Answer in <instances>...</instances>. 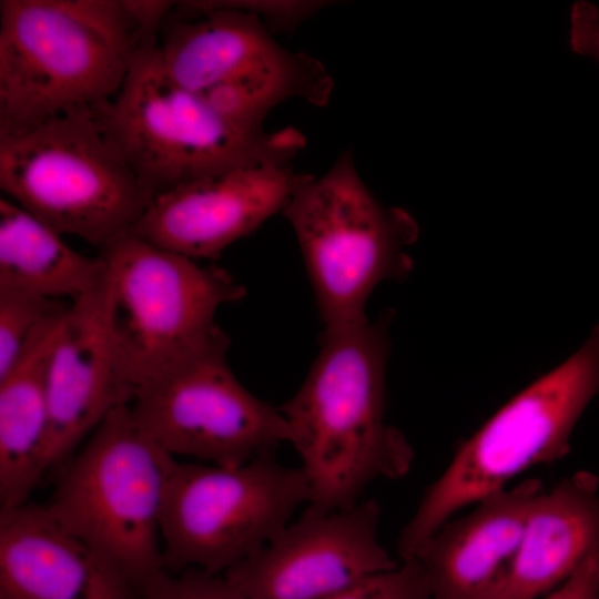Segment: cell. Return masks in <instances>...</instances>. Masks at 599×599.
I'll list each match as a JSON object with an SVG mask.
<instances>
[{
	"mask_svg": "<svg viewBox=\"0 0 599 599\" xmlns=\"http://www.w3.org/2000/svg\"><path fill=\"white\" fill-rule=\"evenodd\" d=\"M389 318L324 328L305 379L278 406L311 507H352L373 483L402 478L412 467V445L385 419Z\"/></svg>",
	"mask_w": 599,
	"mask_h": 599,
	"instance_id": "6da1fadb",
	"label": "cell"
},
{
	"mask_svg": "<svg viewBox=\"0 0 599 599\" xmlns=\"http://www.w3.org/2000/svg\"><path fill=\"white\" fill-rule=\"evenodd\" d=\"M152 40L123 0H1L0 125L97 111Z\"/></svg>",
	"mask_w": 599,
	"mask_h": 599,
	"instance_id": "7a4b0ae2",
	"label": "cell"
},
{
	"mask_svg": "<svg viewBox=\"0 0 599 599\" xmlns=\"http://www.w3.org/2000/svg\"><path fill=\"white\" fill-rule=\"evenodd\" d=\"M94 113L152 197L231 170L288 163L305 146L294 128L250 130L225 119L169 77L155 40L142 47L116 94Z\"/></svg>",
	"mask_w": 599,
	"mask_h": 599,
	"instance_id": "3957f363",
	"label": "cell"
},
{
	"mask_svg": "<svg viewBox=\"0 0 599 599\" xmlns=\"http://www.w3.org/2000/svg\"><path fill=\"white\" fill-rule=\"evenodd\" d=\"M599 394V325L570 357L504 404L465 440L426 488L400 530L396 551L410 558L446 521L510 486L527 469L556 463Z\"/></svg>",
	"mask_w": 599,
	"mask_h": 599,
	"instance_id": "277c9868",
	"label": "cell"
},
{
	"mask_svg": "<svg viewBox=\"0 0 599 599\" xmlns=\"http://www.w3.org/2000/svg\"><path fill=\"white\" fill-rule=\"evenodd\" d=\"M155 49L169 77L232 123L251 130L284 102L325 105L334 82L314 57L281 44L241 1L174 6Z\"/></svg>",
	"mask_w": 599,
	"mask_h": 599,
	"instance_id": "5b68a950",
	"label": "cell"
},
{
	"mask_svg": "<svg viewBox=\"0 0 599 599\" xmlns=\"http://www.w3.org/2000/svg\"><path fill=\"white\" fill-rule=\"evenodd\" d=\"M0 189L98 250L133 229L153 199L91 111L0 125Z\"/></svg>",
	"mask_w": 599,
	"mask_h": 599,
	"instance_id": "8992f818",
	"label": "cell"
},
{
	"mask_svg": "<svg viewBox=\"0 0 599 599\" xmlns=\"http://www.w3.org/2000/svg\"><path fill=\"white\" fill-rule=\"evenodd\" d=\"M99 254L108 323L133 397L226 336L217 313L245 295L226 270L153 245L132 230Z\"/></svg>",
	"mask_w": 599,
	"mask_h": 599,
	"instance_id": "52a82bcc",
	"label": "cell"
},
{
	"mask_svg": "<svg viewBox=\"0 0 599 599\" xmlns=\"http://www.w3.org/2000/svg\"><path fill=\"white\" fill-rule=\"evenodd\" d=\"M68 460L45 506L142 598L164 571L161 515L177 459L142 429L130 405H122Z\"/></svg>",
	"mask_w": 599,
	"mask_h": 599,
	"instance_id": "ba28073f",
	"label": "cell"
},
{
	"mask_svg": "<svg viewBox=\"0 0 599 599\" xmlns=\"http://www.w3.org/2000/svg\"><path fill=\"white\" fill-rule=\"evenodd\" d=\"M302 253L324 328L362 323L378 285L413 270L419 235L404 209L385 205L364 182L352 150L297 187L283 212Z\"/></svg>",
	"mask_w": 599,
	"mask_h": 599,
	"instance_id": "9c48e42d",
	"label": "cell"
},
{
	"mask_svg": "<svg viewBox=\"0 0 599 599\" xmlns=\"http://www.w3.org/2000/svg\"><path fill=\"white\" fill-rule=\"evenodd\" d=\"M308 501L303 469L281 464L274 453L238 466L177 459L161 515L163 568L225 573Z\"/></svg>",
	"mask_w": 599,
	"mask_h": 599,
	"instance_id": "30bf717a",
	"label": "cell"
},
{
	"mask_svg": "<svg viewBox=\"0 0 599 599\" xmlns=\"http://www.w3.org/2000/svg\"><path fill=\"white\" fill-rule=\"evenodd\" d=\"M227 335L139 389L129 404L142 429L176 459L238 466L290 444L278 407L233 373Z\"/></svg>",
	"mask_w": 599,
	"mask_h": 599,
	"instance_id": "8fae6325",
	"label": "cell"
},
{
	"mask_svg": "<svg viewBox=\"0 0 599 599\" xmlns=\"http://www.w3.org/2000/svg\"><path fill=\"white\" fill-rule=\"evenodd\" d=\"M380 516L373 498L333 510L307 505L264 547L223 575L245 599H326L398 565L380 542Z\"/></svg>",
	"mask_w": 599,
	"mask_h": 599,
	"instance_id": "7c38bea8",
	"label": "cell"
},
{
	"mask_svg": "<svg viewBox=\"0 0 599 599\" xmlns=\"http://www.w3.org/2000/svg\"><path fill=\"white\" fill-rule=\"evenodd\" d=\"M307 176L288 162L244 166L189 182L154 196L131 230L186 257L216 258L283 213Z\"/></svg>",
	"mask_w": 599,
	"mask_h": 599,
	"instance_id": "4fadbf2b",
	"label": "cell"
},
{
	"mask_svg": "<svg viewBox=\"0 0 599 599\" xmlns=\"http://www.w3.org/2000/svg\"><path fill=\"white\" fill-rule=\"evenodd\" d=\"M106 273V270H105ZM48 473L74 454L133 392L123 374L106 316V282L70 303L47 367Z\"/></svg>",
	"mask_w": 599,
	"mask_h": 599,
	"instance_id": "5bb4252c",
	"label": "cell"
},
{
	"mask_svg": "<svg viewBox=\"0 0 599 599\" xmlns=\"http://www.w3.org/2000/svg\"><path fill=\"white\" fill-rule=\"evenodd\" d=\"M0 599H142L124 575L45 505L0 510Z\"/></svg>",
	"mask_w": 599,
	"mask_h": 599,
	"instance_id": "9a60e30c",
	"label": "cell"
},
{
	"mask_svg": "<svg viewBox=\"0 0 599 599\" xmlns=\"http://www.w3.org/2000/svg\"><path fill=\"white\" fill-rule=\"evenodd\" d=\"M539 479L494 493L439 527L413 556L433 599H488L509 569L537 495Z\"/></svg>",
	"mask_w": 599,
	"mask_h": 599,
	"instance_id": "2e32d148",
	"label": "cell"
},
{
	"mask_svg": "<svg viewBox=\"0 0 599 599\" xmlns=\"http://www.w3.org/2000/svg\"><path fill=\"white\" fill-rule=\"evenodd\" d=\"M599 552V476L580 470L535 498L517 554L488 599H540Z\"/></svg>",
	"mask_w": 599,
	"mask_h": 599,
	"instance_id": "e0dca14e",
	"label": "cell"
},
{
	"mask_svg": "<svg viewBox=\"0 0 599 599\" xmlns=\"http://www.w3.org/2000/svg\"><path fill=\"white\" fill-rule=\"evenodd\" d=\"M61 321L0 377L1 509L29 501L48 474L47 367Z\"/></svg>",
	"mask_w": 599,
	"mask_h": 599,
	"instance_id": "ac0fdd59",
	"label": "cell"
},
{
	"mask_svg": "<svg viewBox=\"0 0 599 599\" xmlns=\"http://www.w3.org/2000/svg\"><path fill=\"white\" fill-rule=\"evenodd\" d=\"M105 275L100 254L85 255L4 196L0 197V288L73 302Z\"/></svg>",
	"mask_w": 599,
	"mask_h": 599,
	"instance_id": "d6986e66",
	"label": "cell"
},
{
	"mask_svg": "<svg viewBox=\"0 0 599 599\" xmlns=\"http://www.w3.org/2000/svg\"><path fill=\"white\" fill-rule=\"evenodd\" d=\"M70 303L0 288V377L62 319Z\"/></svg>",
	"mask_w": 599,
	"mask_h": 599,
	"instance_id": "ffe728a7",
	"label": "cell"
},
{
	"mask_svg": "<svg viewBox=\"0 0 599 599\" xmlns=\"http://www.w3.org/2000/svg\"><path fill=\"white\" fill-rule=\"evenodd\" d=\"M326 599H433V596L419 562L410 557Z\"/></svg>",
	"mask_w": 599,
	"mask_h": 599,
	"instance_id": "44dd1931",
	"label": "cell"
},
{
	"mask_svg": "<svg viewBox=\"0 0 599 599\" xmlns=\"http://www.w3.org/2000/svg\"><path fill=\"white\" fill-rule=\"evenodd\" d=\"M142 599H245L223 573L187 569L163 571L142 593Z\"/></svg>",
	"mask_w": 599,
	"mask_h": 599,
	"instance_id": "7402d4cb",
	"label": "cell"
},
{
	"mask_svg": "<svg viewBox=\"0 0 599 599\" xmlns=\"http://www.w3.org/2000/svg\"><path fill=\"white\" fill-rule=\"evenodd\" d=\"M568 39L573 52L599 61V8L597 4L578 0L571 6Z\"/></svg>",
	"mask_w": 599,
	"mask_h": 599,
	"instance_id": "603a6c76",
	"label": "cell"
},
{
	"mask_svg": "<svg viewBox=\"0 0 599 599\" xmlns=\"http://www.w3.org/2000/svg\"><path fill=\"white\" fill-rule=\"evenodd\" d=\"M540 599H599V552L591 555L566 581Z\"/></svg>",
	"mask_w": 599,
	"mask_h": 599,
	"instance_id": "cb8c5ba5",
	"label": "cell"
},
{
	"mask_svg": "<svg viewBox=\"0 0 599 599\" xmlns=\"http://www.w3.org/2000/svg\"><path fill=\"white\" fill-rule=\"evenodd\" d=\"M123 3L148 39H156L163 22L175 6L172 1L123 0Z\"/></svg>",
	"mask_w": 599,
	"mask_h": 599,
	"instance_id": "d4e9b609",
	"label": "cell"
}]
</instances>
